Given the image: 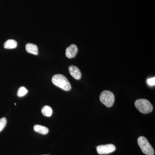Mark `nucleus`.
I'll return each instance as SVG.
<instances>
[{
  "label": "nucleus",
  "instance_id": "obj_1",
  "mask_svg": "<svg viewBox=\"0 0 155 155\" xmlns=\"http://www.w3.org/2000/svg\"><path fill=\"white\" fill-rule=\"evenodd\" d=\"M53 83L58 87L65 91H69L71 89V85L68 79L64 75L56 74L52 78Z\"/></svg>",
  "mask_w": 155,
  "mask_h": 155
},
{
  "label": "nucleus",
  "instance_id": "obj_2",
  "mask_svg": "<svg viewBox=\"0 0 155 155\" xmlns=\"http://www.w3.org/2000/svg\"><path fill=\"white\" fill-rule=\"evenodd\" d=\"M134 104L138 111L143 114L151 113L153 109L152 105L149 101L144 99L136 100Z\"/></svg>",
  "mask_w": 155,
  "mask_h": 155
},
{
  "label": "nucleus",
  "instance_id": "obj_3",
  "mask_svg": "<svg viewBox=\"0 0 155 155\" xmlns=\"http://www.w3.org/2000/svg\"><path fill=\"white\" fill-rule=\"evenodd\" d=\"M137 143L141 149L142 151L146 155H154L155 154L154 150L150 144L148 140L146 137L140 136L137 139Z\"/></svg>",
  "mask_w": 155,
  "mask_h": 155
},
{
  "label": "nucleus",
  "instance_id": "obj_4",
  "mask_svg": "<svg viewBox=\"0 0 155 155\" xmlns=\"http://www.w3.org/2000/svg\"><path fill=\"white\" fill-rule=\"evenodd\" d=\"M100 100L104 105L108 107H110L113 106L115 102V96L112 92L104 91L100 95Z\"/></svg>",
  "mask_w": 155,
  "mask_h": 155
},
{
  "label": "nucleus",
  "instance_id": "obj_5",
  "mask_svg": "<svg viewBox=\"0 0 155 155\" xmlns=\"http://www.w3.org/2000/svg\"><path fill=\"white\" fill-rule=\"evenodd\" d=\"M97 152L100 155H106L114 152L116 150L114 145L108 144L96 147Z\"/></svg>",
  "mask_w": 155,
  "mask_h": 155
},
{
  "label": "nucleus",
  "instance_id": "obj_6",
  "mask_svg": "<svg viewBox=\"0 0 155 155\" xmlns=\"http://www.w3.org/2000/svg\"><path fill=\"white\" fill-rule=\"evenodd\" d=\"M78 51L77 46L74 44L71 45L67 48L66 51V55L68 58H75Z\"/></svg>",
  "mask_w": 155,
  "mask_h": 155
},
{
  "label": "nucleus",
  "instance_id": "obj_7",
  "mask_svg": "<svg viewBox=\"0 0 155 155\" xmlns=\"http://www.w3.org/2000/svg\"><path fill=\"white\" fill-rule=\"evenodd\" d=\"M70 75L76 80H79L81 78V73L78 67L74 65H71L69 67Z\"/></svg>",
  "mask_w": 155,
  "mask_h": 155
},
{
  "label": "nucleus",
  "instance_id": "obj_8",
  "mask_svg": "<svg viewBox=\"0 0 155 155\" xmlns=\"http://www.w3.org/2000/svg\"><path fill=\"white\" fill-rule=\"evenodd\" d=\"M25 49H26V51L30 54H33L35 55L38 54V48L37 46L33 44H27L25 46Z\"/></svg>",
  "mask_w": 155,
  "mask_h": 155
},
{
  "label": "nucleus",
  "instance_id": "obj_9",
  "mask_svg": "<svg viewBox=\"0 0 155 155\" xmlns=\"http://www.w3.org/2000/svg\"><path fill=\"white\" fill-rule=\"evenodd\" d=\"M34 130L38 133L44 135L47 134L49 132V129L47 127L38 125H36L34 126Z\"/></svg>",
  "mask_w": 155,
  "mask_h": 155
},
{
  "label": "nucleus",
  "instance_id": "obj_10",
  "mask_svg": "<svg viewBox=\"0 0 155 155\" xmlns=\"http://www.w3.org/2000/svg\"><path fill=\"white\" fill-rule=\"evenodd\" d=\"M17 43L14 39H9L5 43L4 48L5 49H14L17 47Z\"/></svg>",
  "mask_w": 155,
  "mask_h": 155
},
{
  "label": "nucleus",
  "instance_id": "obj_11",
  "mask_svg": "<svg viewBox=\"0 0 155 155\" xmlns=\"http://www.w3.org/2000/svg\"><path fill=\"white\" fill-rule=\"evenodd\" d=\"M41 113L45 116L51 117L52 115L53 110L49 106H45L42 109Z\"/></svg>",
  "mask_w": 155,
  "mask_h": 155
},
{
  "label": "nucleus",
  "instance_id": "obj_12",
  "mask_svg": "<svg viewBox=\"0 0 155 155\" xmlns=\"http://www.w3.org/2000/svg\"><path fill=\"white\" fill-rule=\"evenodd\" d=\"M28 92L27 89L24 87H21L19 88L17 92V96L19 97H22L24 96Z\"/></svg>",
  "mask_w": 155,
  "mask_h": 155
},
{
  "label": "nucleus",
  "instance_id": "obj_13",
  "mask_svg": "<svg viewBox=\"0 0 155 155\" xmlns=\"http://www.w3.org/2000/svg\"><path fill=\"white\" fill-rule=\"evenodd\" d=\"M7 123V119L5 117H3L0 119V132H1L5 127Z\"/></svg>",
  "mask_w": 155,
  "mask_h": 155
},
{
  "label": "nucleus",
  "instance_id": "obj_14",
  "mask_svg": "<svg viewBox=\"0 0 155 155\" xmlns=\"http://www.w3.org/2000/svg\"><path fill=\"white\" fill-rule=\"evenodd\" d=\"M147 82L150 86H153L155 84V78H149L147 80Z\"/></svg>",
  "mask_w": 155,
  "mask_h": 155
},
{
  "label": "nucleus",
  "instance_id": "obj_15",
  "mask_svg": "<svg viewBox=\"0 0 155 155\" xmlns=\"http://www.w3.org/2000/svg\"><path fill=\"white\" fill-rule=\"evenodd\" d=\"M14 105H16V103H15V104H14Z\"/></svg>",
  "mask_w": 155,
  "mask_h": 155
},
{
  "label": "nucleus",
  "instance_id": "obj_16",
  "mask_svg": "<svg viewBox=\"0 0 155 155\" xmlns=\"http://www.w3.org/2000/svg\"></svg>",
  "mask_w": 155,
  "mask_h": 155
}]
</instances>
